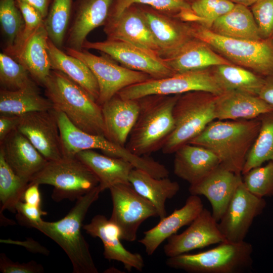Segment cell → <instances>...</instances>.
<instances>
[{"mask_svg": "<svg viewBox=\"0 0 273 273\" xmlns=\"http://www.w3.org/2000/svg\"><path fill=\"white\" fill-rule=\"evenodd\" d=\"M82 49L105 54L122 66L160 79L175 74L157 53L123 41L107 39L102 41H84Z\"/></svg>", "mask_w": 273, "mask_h": 273, "instance_id": "12", "label": "cell"}, {"mask_svg": "<svg viewBox=\"0 0 273 273\" xmlns=\"http://www.w3.org/2000/svg\"><path fill=\"white\" fill-rule=\"evenodd\" d=\"M59 126L63 156L74 157L82 151L99 149L107 155L129 162L135 156L126 147L109 140L105 136L85 132L74 125L62 112L54 109Z\"/></svg>", "mask_w": 273, "mask_h": 273, "instance_id": "15", "label": "cell"}, {"mask_svg": "<svg viewBox=\"0 0 273 273\" xmlns=\"http://www.w3.org/2000/svg\"><path fill=\"white\" fill-rule=\"evenodd\" d=\"M2 243L17 245L25 247L29 251L33 253H39L44 255H48L49 250L42 246L40 244L32 238H27L24 241L14 240L12 239H1Z\"/></svg>", "mask_w": 273, "mask_h": 273, "instance_id": "47", "label": "cell"}, {"mask_svg": "<svg viewBox=\"0 0 273 273\" xmlns=\"http://www.w3.org/2000/svg\"><path fill=\"white\" fill-rule=\"evenodd\" d=\"M273 108L258 96L237 91H228L217 95L215 103L216 119L236 120L253 119Z\"/></svg>", "mask_w": 273, "mask_h": 273, "instance_id": "26", "label": "cell"}, {"mask_svg": "<svg viewBox=\"0 0 273 273\" xmlns=\"http://www.w3.org/2000/svg\"><path fill=\"white\" fill-rule=\"evenodd\" d=\"M73 0H52L44 25L50 39L61 49L65 42L73 8Z\"/></svg>", "mask_w": 273, "mask_h": 273, "instance_id": "37", "label": "cell"}, {"mask_svg": "<svg viewBox=\"0 0 273 273\" xmlns=\"http://www.w3.org/2000/svg\"><path fill=\"white\" fill-rule=\"evenodd\" d=\"M54 109L64 113L80 129L105 136L102 107L79 85L63 73L52 70L43 86Z\"/></svg>", "mask_w": 273, "mask_h": 273, "instance_id": "4", "label": "cell"}, {"mask_svg": "<svg viewBox=\"0 0 273 273\" xmlns=\"http://www.w3.org/2000/svg\"><path fill=\"white\" fill-rule=\"evenodd\" d=\"M27 69L10 55L0 54L1 89L17 90L37 86Z\"/></svg>", "mask_w": 273, "mask_h": 273, "instance_id": "38", "label": "cell"}, {"mask_svg": "<svg viewBox=\"0 0 273 273\" xmlns=\"http://www.w3.org/2000/svg\"><path fill=\"white\" fill-rule=\"evenodd\" d=\"M197 90L215 95L223 93L210 67L177 73L160 79L151 78L126 87L117 94L123 99L136 100L149 95H181Z\"/></svg>", "mask_w": 273, "mask_h": 273, "instance_id": "9", "label": "cell"}, {"mask_svg": "<svg viewBox=\"0 0 273 273\" xmlns=\"http://www.w3.org/2000/svg\"><path fill=\"white\" fill-rule=\"evenodd\" d=\"M104 31L108 39L128 42L158 54V46L140 5H132L116 17L107 19Z\"/></svg>", "mask_w": 273, "mask_h": 273, "instance_id": "18", "label": "cell"}, {"mask_svg": "<svg viewBox=\"0 0 273 273\" xmlns=\"http://www.w3.org/2000/svg\"><path fill=\"white\" fill-rule=\"evenodd\" d=\"M133 4L147 6L173 16L184 9L191 8V5L184 0H113L107 19L116 17Z\"/></svg>", "mask_w": 273, "mask_h": 273, "instance_id": "40", "label": "cell"}, {"mask_svg": "<svg viewBox=\"0 0 273 273\" xmlns=\"http://www.w3.org/2000/svg\"><path fill=\"white\" fill-rule=\"evenodd\" d=\"M163 59L175 73L233 64L208 43L195 37L185 43L174 55Z\"/></svg>", "mask_w": 273, "mask_h": 273, "instance_id": "27", "label": "cell"}, {"mask_svg": "<svg viewBox=\"0 0 273 273\" xmlns=\"http://www.w3.org/2000/svg\"><path fill=\"white\" fill-rule=\"evenodd\" d=\"M243 175V182L251 193L261 198L273 196V161L254 167Z\"/></svg>", "mask_w": 273, "mask_h": 273, "instance_id": "41", "label": "cell"}, {"mask_svg": "<svg viewBox=\"0 0 273 273\" xmlns=\"http://www.w3.org/2000/svg\"><path fill=\"white\" fill-rule=\"evenodd\" d=\"M129 181L136 192L153 204L160 219L166 216V200L174 197L180 189L179 184L168 177L156 178L136 168L131 171Z\"/></svg>", "mask_w": 273, "mask_h": 273, "instance_id": "30", "label": "cell"}, {"mask_svg": "<svg viewBox=\"0 0 273 273\" xmlns=\"http://www.w3.org/2000/svg\"><path fill=\"white\" fill-rule=\"evenodd\" d=\"M190 24L194 37L208 43L232 63L263 77L273 75V37L258 40L235 39L218 35L200 24Z\"/></svg>", "mask_w": 273, "mask_h": 273, "instance_id": "5", "label": "cell"}, {"mask_svg": "<svg viewBox=\"0 0 273 273\" xmlns=\"http://www.w3.org/2000/svg\"><path fill=\"white\" fill-rule=\"evenodd\" d=\"M112 1L76 0L66 37V48L79 51L83 49L82 45L88 34L106 23Z\"/></svg>", "mask_w": 273, "mask_h": 273, "instance_id": "21", "label": "cell"}, {"mask_svg": "<svg viewBox=\"0 0 273 273\" xmlns=\"http://www.w3.org/2000/svg\"><path fill=\"white\" fill-rule=\"evenodd\" d=\"M99 186L78 199L74 206L62 219L40 222L34 228L55 242L69 258L74 273H98L89 249L81 233L83 221L91 205L99 198Z\"/></svg>", "mask_w": 273, "mask_h": 273, "instance_id": "2", "label": "cell"}, {"mask_svg": "<svg viewBox=\"0 0 273 273\" xmlns=\"http://www.w3.org/2000/svg\"><path fill=\"white\" fill-rule=\"evenodd\" d=\"M242 180L241 174H236L219 165L200 180L190 185L189 192L191 195H203L208 200L212 214L218 222Z\"/></svg>", "mask_w": 273, "mask_h": 273, "instance_id": "20", "label": "cell"}, {"mask_svg": "<svg viewBox=\"0 0 273 273\" xmlns=\"http://www.w3.org/2000/svg\"><path fill=\"white\" fill-rule=\"evenodd\" d=\"M0 271L3 273H42V265L32 260L28 262H14L6 254H0Z\"/></svg>", "mask_w": 273, "mask_h": 273, "instance_id": "46", "label": "cell"}, {"mask_svg": "<svg viewBox=\"0 0 273 273\" xmlns=\"http://www.w3.org/2000/svg\"><path fill=\"white\" fill-rule=\"evenodd\" d=\"M96 175L101 192L119 184H130L129 177L134 166L127 161L99 153L94 150L78 153L75 156Z\"/></svg>", "mask_w": 273, "mask_h": 273, "instance_id": "28", "label": "cell"}, {"mask_svg": "<svg viewBox=\"0 0 273 273\" xmlns=\"http://www.w3.org/2000/svg\"><path fill=\"white\" fill-rule=\"evenodd\" d=\"M39 185L29 183L23 194L22 201L33 206L41 207V196Z\"/></svg>", "mask_w": 273, "mask_h": 273, "instance_id": "49", "label": "cell"}, {"mask_svg": "<svg viewBox=\"0 0 273 273\" xmlns=\"http://www.w3.org/2000/svg\"><path fill=\"white\" fill-rule=\"evenodd\" d=\"M219 165L217 157L200 146L188 143L174 153V173L190 185L200 180Z\"/></svg>", "mask_w": 273, "mask_h": 273, "instance_id": "25", "label": "cell"}, {"mask_svg": "<svg viewBox=\"0 0 273 273\" xmlns=\"http://www.w3.org/2000/svg\"><path fill=\"white\" fill-rule=\"evenodd\" d=\"M190 5L192 10L205 20L204 26L208 28L235 6L229 0H195Z\"/></svg>", "mask_w": 273, "mask_h": 273, "instance_id": "43", "label": "cell"}, {"mask_svg": "<svg viewBox=\"0 0 273 273\" xmlns=\"http://www.w3.org/2000/svg\"><path fill=\"white\" fill-rule=\"evenodd\" d=\"M258 96L273 108V75L264 77Z\"/></svg>", "mask_w": 273, "mask_h": 273, "instance_id": "50", "label": "cell"}, {"mask_svg": "<svg viewBox=\"0 0 273 273\" xmlns=\"http://www.w3.org/2000/svg\"><path fill=\"white\" fill-rule=\"evenodd\" d=\"M261 37H273V0H258L251 6Z\"/></svg>", "mask_w": 273, "mask_h": 273, "instance_id": "44", "label": "cell"}, {"mask_svg": "<svg viewBox=\"0 0 273 273\" xmlns=\"http://www.w3.org/2000/svg\"><path fill=\"white\" fill-rule=\"evenodd\" d=\"M210 68L223 93L237 90L258 96L264 83V77L234 64L218 65Z\"/></svg>", "mask_w": 273, "mask_h": 273, "instance_id": "33", "label": "cell"}, {"mask_svg": "<svg viewBox=\"0 0 273 273\" xmlns=\"http://www.w3.org/2000/svg\"><path fill=\"white\" fill-rule=\"evenodd\" d=\"M19 119L20 116L0 115V142L17 129Z\"/></svg>", "mask_w": 273, "mask_h": 273, "instance_id": "48", "label": "cell"}, {"mask_svg": "<svg viewBox=\"0 0 273 273\" xmlns=\"http://www.w3.org/2000/svg\"><path fill=\"white\" fill-rule=\"evenodd\" d=\"M17 129L25 136L48 161L63 156L54 109L20 116Z\"/></svg>", "mask_w": 273, "mask_h": 273, "instance_id": "14", "label": "cell"}, {"mask_svg": "<svg viewBox=\"0 0 273 273\" xmlns=\"http://www.w3.org/2000/svg\"><path fill=\"white\" fill-rule=\"evenodd\" d=\"M184 1L189 3L190 4H191V3H192L193 1H194L195 0H184Z\"/></svg>", "mask_w": 273, "mask_h": 273, "instance_id": "53", "label": "cell"}, {"mask_svg": "<svg viewBox=\"0 0 273 273\" xmlns=\"http://www.w3.org/2000/svg\"><path fill=\"white\" fill-rule=\"evenodd\" d=\"M49 38L43 23L14 58L27 69L34 81L42 86L52 70L48 50Z\"/></svg>", "mask_w": 273, "mask_h": 273, "instance_id": "29", "label": "cell"}, {"mask_svg": "<svg viewBox=\"0 0 273 273\" xmlns=\"http://www.w3.org/2000/svg\"><path fill=\"white\" fill-rule=\"evenodd\" d=\"M180 95H149L138 100L139 111L126 148L140 156L161 149L174 127V106Z\"/></svg>", "mask_w": 273, "mask_h": 273, "instance_id": "3", "label": "cell"}, {"mask_svg": "<svg viewBox=\"0 0 273 273\" xmlns=\"http://www.w3.org/2000/svg\"><path fill=\"white\" fill-rule=\"evenodd\" d=\"M48 50L52 69L63 73L81 86L97 102L99 95L98 82L86 64L63 52L50 38L48 42Z\"/></svg>", "mask_w": 273, "mask_h": 273, "instance_id": "31", "label": "cell"}, {"mask_svg": "<svg viewBox=\"0 0 273 273\" xmlns=\"http://www.w3.org/2000/svg\"><path fill=\"white\" fill-rule=\"evenodd\" d=\"M217 95L201 91L180 95L173 110L174 127L161 150L171 154L198 135L212 121Z\"/></svg>", "mask_w": 273, "mask_h": 273, "instance_id": "6", "label": "cell"}, {"mask_svg": "<svg viewBox=\"0 0 273 273\" xmlns=\"http://www.w3.org/2000/svg\"><path fill=\"white\" fill-rule=\"evenodd\" d=\"M37 10L44 20L47 17L52 0H20Z\"/></svg>", "mask_w": 273, "mask_h": 273, "instance_id": "51", "label": "cell"}, {"mask_svg": "<svg viewBox=\"0 0 273 273\" xmlns=\"http://www.w3.org/2000/svg\"><path fill=\"white\" fill-rule=\"evenodd\" d=\"M203 204L197 195H191L185 205L165 216L155 226L144 232L139 240L148 255H152L159 246L182 227L189 225L203 209Z\"/></svg>", "mask_w": 273, "mask_h": 273, "instance_id": "23", "label": "cell"}, {"mask_svg": "<svg viewBox=\"0 0 273 273\" xmlns=\"http://www.w3.org/2000/svg\"><path fill=\"white\" fill-rule=\"evenodd\" d=\"M225 240L212 212L204 208L183 232L167 239L163 251L167 257H171Z\"/></svg>", "mask_w": 273, "mask_h": 273, "instance_id": "16", "label": "cell"}, {"mask_svg": "<svg viewBox=\"0 0 273 273\" xmlns=\"http://www.w3.org/2000/svg\"><path fill=\"white\" fill-rule=\"evenodd\" d=\"M16 211L18 222L22 225L30 228L40 222L42 220V216L47 214L41 207L31 205L23 201L17 204Z\"/></svg>", "mask_w": 273, "mask_h": 273, "instance_id": "45", "label": "cell"}, {"mask_svg": "<svg viewBox=\"0 0 273 273\" xmlns=\"http://www.w3.org/2000/svg\"><path fill=\"white\" fill-rule=\"evenodd\" d=\"M24 21V27L22 35L12 50L6 53L15 58L24 45L36 30L44 23L40 13L30 5L20 0H16Z\"/></svg>", "mask_w": 273, "mask_h": 273, "instance_id": "42", "label": "cell"}, {"mask_svg": "<svg viewBox=\"0 0 273 273\" xmlns=\"http://www.w3.org/2000/svg\"><path fill=\"white\" fill-rule=\"evenodd\" d=\"M53 109L52 103L40 95L37 86L13 91L1 89V114L21 116Z\"/></svg>", "mask_w": 273, "mask_h": 273, "instance_id": "34", "label": "cell"}, {"mask_svg": "<svg viewBox=\"0 0 273 273\" xmlns=\"http://www.w3.org/2000/svg\"><path fill=\"white\" fill-rule=\"evenodd\" d=\"M0 152L13 170L29 181L48 161L17 129L0 142Z\"/></svg>", "mask_w": 273, "mask_h": 273, "instance_id": "22", "label": "cell"}, {"mask_svg": "<svg viewBox=\"0 0 273 273\" xmlns=\"http://www.w3.org/2000/svg\"><path fill=\"white\" fill-rule=\"evenodd\" d=\"M113 208L109 218L119 228L121 240L133 242L141 224L158 216L153 204L140 195L130 184H119L109 189Z\"/></svg>", "mask_w": 273, "mask_h": 273, "instance_id": "11", "label": "cell"}, {"mask_svg": "<svg viewBox=\"0 0 273 273\" xmlns=\"http://www.w3.org/2000/svg\"><path fill=\"white\" fill-rule=\"evenodd\" d=\"M0 23L6 46L9 53L19 40L24 27V21L16 0H0Z\"/></svg>", "mask_w": 273, "mask_h": 273, "instance_id": "39", "label": "cell"}, {"mask_svg": "<svg viewBox=\"0 0 273 273\" xmlns=\"http://www.w3.org/2000/svg\"><path fill=\"white\" fill-rule=\"evenodd\" d=\"M105 136L111 142L125 147L138 118V99H125L118 94L102 106Z\"/></svg>", "mask_w": 273, "mask_h": 273, "instance_id": "24", "label": "cell"}, {"mask_svg": "<svg viewBox=\"0 0 273 273\" xmlns=\"http://www.w3.org/2000/svg\"><path fill=\"white\" fill-rule=\"evenodd\" d=\"M209 29L218 35L235 39H262L251 10L241 5L235 4L229 12L217 18Z\"/></svg>", "mask_w": 273, "mask_h": 273, "instance_id": "32", "label": "cell"}, {"mask_svg": "<svg viewBox=\"0 0 273 273\" xmlns=\"http://www.w3.org/2000/svg\"><path fill=\"white\" fill-rule=\"evenodd\" d=\"M266 205L265 199L251 193L242 180L218 222L226 240L233 242L244 241L253 220L262 213Z\"/></svg>", "mask_w": 273, "mask_h": 273, "instance_id": "13", "label": "cell"}, {"mask_svg": "<svg viewBox=\"0 0 273 273\" xmlns=\"http://www.w3.org/2000/svg\"><path fill=\"white\" fill-rule=\"evenodd\" d=\"M260 124L258 118L215 119L189 143L208 149L217 157L221 166L242 174L246 157L257 138Z\"/></svg>", "mask_w": 273, "mask_h": 273, "instance_id": "1", "label": "cell"}, {"mask_svg": "<svg viewBox=\"0 0 273 273\" xmlns=\"http://www.w3.org/2000/svg\"><path fill=\"white\" fill-rule=\"evenodd\" d=\"M258 118L261 124L260 130L246 157L242 174L265 162L273 161V111Z\"/></svg>", "mask_w": 273, "mask_h": 273, "instance_id": "35", "label": "cell"}, {"mask_svg": "<svg viewBox=\"0 0 273 273\" xmlns=\"http://www.w3.org/2000/svg\"><path fill=\"white\" fill-rule=\"evenodd\" d=\"M30 183L53 186L51 197L56 202L76 201L99 186L96 175L76 156L48 161Z\"/></svg>", "mask_w": 273, "mask_h": 273, "instance_id": "8", "label": "cell"}, {"mask_svg": "<svg viewBox=\"0 0 273 273\" xmlns=\"http://www.w3.org/2000/svg\"><path fill=\"white\" fill-rule=\"evenodd\" d=\"M30 181L18 175L0 152L1 211L8 210L16 212L17 204L22 198Z\"/></svg>", "mask_w": 273, "mask_h": 273, "instance_id": "36", "label": "cell"}, {"mask_svg": "<svg viewBox=\"0 0 273 273\" xmlns=\"http://www.w3.org/2000/svg\"><path fill=\"white\" fill-rule=\"evenodd\" d=\"M140 5L158 46V54L163 59L174 55L194 37L190 23L150 7Z\"/></svg>", "mask_w": 273, "mask_h": 273, "instance_id": "17", "label": "cell"}, {"mask_svg": "<svg viewBox=\"0 0 273 273\" xmlns=\"http://www.w3.org/2000/svg\"><path fill=\"white\" fill-rule=\"evenodd\" d=\"M85 232L102 242L103 255L107 260H116L122 263L125 269L142 271L145 263L142 256L127 250L121 243V232L117 225L102 214L95 215L90 221L83 225Z\"/></svg>", "mask_w": 273, "mask_h": 273, "instance_id": "19", "label": "cell"}, {"mask_svg": "<svg viewBox=\"0 0 273 273\" xmlns=\"http://www.w3.org/2000/svg\"><path fill=\"white\" fill-rule=\"evenodd\" d=\"M65 49L66 53L81 60L92 71L99 89L97 102L101 106L123 88L152 78L146 73L118 65L105 54L99 56L83 49Z\"/></svg>", "mask_w": 273, "mask_h": 273, "instance_id": "10", "label": "cell"}, {"mask_svg": "<svg viewBox=\"0 0 273 273\" xmlns=\"http://www.w3.org/2000/svg\"><path fill=\"white\" fill-rule=\"evenodd\" d=\"M234 4L243 5L246 7H251L258 0H229Z\"/></svg>", "mask_w": 273, "mask_h": 273, "instance_id": "52", "label": "cell"}, {"mask_svg": "<svg viewBox=\"0 0 273 273\" xmlns=\"http://www.w3.org/2000/svg\"><path fill=\"white\" fill-rule=\"evenodd\" d=\"M252 252L249 242L225 240L204 252L168 257L166 264L190 273H240L252 267Z\"/></svg>", "mask_w": 273, "mask_h": 273, "instance_id": "7", "label": "cell"}]
</instances>
